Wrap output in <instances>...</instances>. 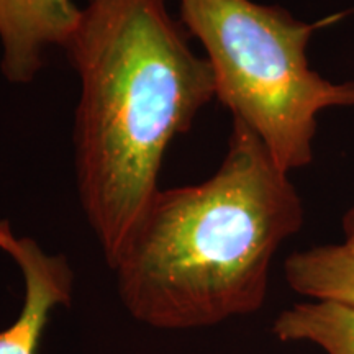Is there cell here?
Here are the masks:
<instances>
[{"label":"cell","mask_w":354,"mask_h":354,"mask_svg":"<svg viewBox=\"0 0 354 354\" xmlns=\"http://www.w3.org/2000/svg\"><path fill=\"white\" fill-rule=\"evenodd\" d=\"M284 277L304 297L354 307V238L292 253L284 263Z\"/></svg>","instance_id":"6"},{"label":"cell","mask_w":354,"mask_h":354,"mask_svg":"<svg viewBox=\"0 0 354 354\" xmlns=\"http://www.w3.org/2000/svg\"><path fill=\"white\" fill-rule=\"evenodd\" d=\"M343 228H344V234H346V238H354V209L349 210V214L344 216Z\"/></svg>","instance_id":"8"},{"label":"cell","mask_w":354,"mask_h":354,"mask_svg":"<svg viewBox=\"0 0 354 354\" xmlns=\"http://www.w3.org/2000/svg\"><path fill=\"white\" fill-rule=\"evenodd\" d=\"M304 202L258 136L233 120L209 179L159 189L112 268L128 313L158 330H194L251 315L266 302L282 243Z\"/></svg>","instance_id":"2"},{"label":"cell","mask_w":354,"mask_h":354,"mask_svg":"<svg viewBox=\"0 0 354 354\" xmlns=\"http://www.w3.org/2000/svg\"><path fill=\"white\" fill-rule=\"evenodd\" d=\"M81 10L73 0H0L2 73L7 81L32 82L46 51L68 46Z\"/></svg>","instance_id":"5"},{"label":"cell","mask_w":354,"mask_h":354,"mask_svg":"<svg viewBox=\"0 0 354 354\" xmlns=\"http://www.w3.org/2000/svg\"><path fill=\"white\" fill-rule=\"evenodd\" d=\"M180 24L205 51L215 97L263 141L286 172L313 161L323 110L354 107V82H333L308 64L310 39L344 13L307 24L254 0H179Z\"/></svg>","instance_id":"3"},{"label":"cell","mask_w":354,"mask_h":354,"mask_svg":"<svg viewBox=\"0 0 354 354\" xmlns=\"http://www.w3.org/2000/svg\"><path fill=\"white\" fill-rule=\"evenodd\" d=\"M0 250L15 261L25 282L20 315L0 331V354H38L53 310L71 305L74 272L64 256L48 254L33 238L15 236L8 220H0Z\"/></svg>","instance_id":"4"},{"label":"cell","mask_w":354,"mask_h":354,"mask_svg":"<svg viewBox=\"0 0 354 354\" xmlns=\"http://www.w3.org/2000/svg\"><path fill=\"white\" fill-rule=\"evenodd\" d=\"M281 342L313 343L328 354H354V307L328 300L295 304L272 323Z\"/></svg>","instance_id":"7"},{"label":"cell","mask_w":354,"mask_h":354,"mask_svg":"<svg viewBox=\"0 0 354 354\" xmlns=\"http://www.w3.org/2000/svg\"><path fill=\"white\" fill-rule=\"evenodd\" d=\"M189 38L166 0H87L64 48L81 84L79 201L110 269L159 192L171 143L215 99L209 61Z\"/></svg>","instance_id":"1"}]
</instances>
